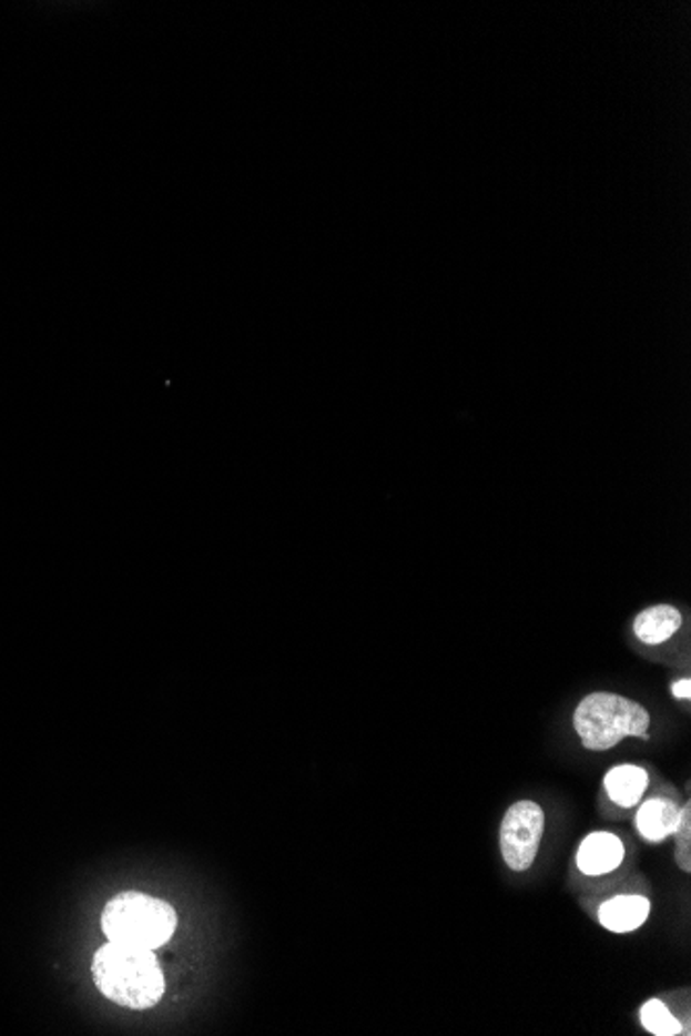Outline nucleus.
Masks as SVG:
<instances>
[{"instance_id":"obj_1","label":"nucleus","mask_w":691,"mask_h":1036,"mask_svg":"<svg viewBox=\"0 0 691 1036\" xmlns=\"http://www.w3.org/2000/svg\"><path fill=\"white\" fill-rule=\"evenodd\" d=\"M95 987L116 1006L129 1009L154 1007L164 991L166 981L154 949L108 942L102 945L92 961Z\"/></svg>"},{"instance_id":"obj_2","label":"nucleus","mask_w":691,"mask_h":1036,"mask_svg":"<svg viewBox=\"0 0 691 1036\" xmlns=\"http://www.w3.org/2000/svg\"><path fill=\"white\" fill-rule=\"evenodd\" d=\"M573 729L588 751H609L623 739H648L650 714L638 701L617 693H590L573 712Z\"/></svg>"},{"instance_id":"obj_3","label":"nucleus","mask_w":691,"mask_h":1036,"mask_svg":"<svg viewBox=\"0 0 691 1036\" xmlns=\"http://www.w3.org/2000/svg\"><path fill=\"white\" fill-rule=\"evenodd\" d=\"M102 931L108 942L157 949L176 931V913L164 900L141 892H123L102 911Z\"/></svg>"},{"instance_id":"obj_4","label":"nucleus","mask_w":691,"mask_h":1036,"mask_svg":"<svg viewBox=\"0 0 691 1036\" xmlns=\"http://www.w3.org/2000/svg\"><path fill=\"white\" fill-rule=\"evenodd\" d=\"M547 815L535 801H518L507 809L499 830V846L507 867L522 873L535 865Z\"/></svg>"},{"instance_id":"obj_5","label":"nucleus","mask_w":691,"mask_h":1036,"mask_svg":"<svg viewBox=\"0 0 691 1036\" xmlns=\"http://www.w3.org/2000/svg\"><path fill=\"white\" fill-rule=\"evenodd\" d=\"M623 856L626 849L619 836L611 832H592L582 840L576 854V863L585 875L597 877L619 867L623 863Z\"/></svg>"},{"instance_id":"obj_6","label":"nucleus","mask_w":691,"mask_h":1036,"mask_svg":"<svg viewBox=\"0 0 691 1036\" xmlns=\"http://www.w3.org/2000/svg\"><path fill=\"white\" fill-rule=\"evenodd\" d=\"M679 817H681V809L677 808L673 801L654 796V799L644 801L642 808L638 809L636 825L642 839L652 844H659L662 840L671 839L675 834Z\"/></svg>"},{"instance_id":"obj_7","label":"nucleus","mask_w":691,"mask_h":1036,"mask_svg":"<svg viewBox=\"0 0 691 1036\" xmlns=\"http://www.w3.org/2000/svg\"><path fill=\"white\" fill-rule=\"evenodd\" d=\"M650 916V900L638 894L614 896L599 908L600 925L611 933H631L640 930Z\"/></svg>"},{"instance_id":"obj_8","label":"nucleus","mask_w":691,"mask_h":1036,"mask_svg":"<svg viewBox=\"0 0 691 1036\" xmlns=\"http://www.w3.org/2000/svg\"><path fill=\"white\" fill-rule=\"evenodd\" d=\"M648 782L650 778L644 768L631 765V763L614 765L602 780L609 799L614 805L623 809L636 808L642 801V796L648 791Z\"/></svg>"},{"instance_id":"obj_9","label":"nucleus","mask_w":691,"mask_h":1036,"mask_svg":"<svg viewBox=\"0 0 691 1036\" xmlns=\"http://www.w3.org/2000/svg\"><path fill=\"white\" fill-rule=\"evenodd\" d=\"M681 623H683V617L675 607L657 605V607L642 610L636 617L633 633L646 646H661L675 636L681 629Z\"/></svg>"},{"instance_id":"obj_10","label":"nucleus","mask_w":691,"mask_h":1036,"mask_svg":"<svg viewBox=\"0 0 691 1036\" xmlns=\"http://www.w3.org/2000/svg\"><path fill=\"white\" fill-rule=\"evenodd\" d=\"M640 1018H642L646 1030L652 1033V1035L675 1036L681 1035V1030H683L681 1022L677 1020L675 1016L671 1014V1009L667 1007V1004H662L661 999L646 1002L642 1009H640Z\"/></svg>"},{"instance_id":"obj_11","label":"nucleus","mask_w":691,"mask_h":1036,"mask_svg":"<svg viewBox=\"0 0 691 1036\" xmlns=\"http://www.w3.org/2000/svg\"><path fill=\"white\" fill-rule=\"evenodd\" d=\"M677 851L675 859L679 863V867L683 869L685 873L691 871V805L685 803L681 808V817H679V825H677L675 834Z\"/></svg>"},{"instance_id":"obj_12","label":"nucleus","mask_w":691,"mask_h":1036,"mask_svg":"<svg viewBox=\"0 0 691 1036\" xmlns=\"http://www.w3.org/2000/svg\"><path fill=\"white\" fill-rule=\"evenodd\" d=\"M673 695L679 698V700H690L691 698V681L690 679H681L677 681L673 685Z\"/></svg>"}]
</instances>
